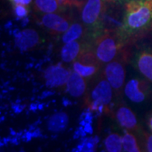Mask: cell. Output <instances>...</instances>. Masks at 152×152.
I'll list each match as a JSON object with an SVG mask.
<instances>
[{
    "label": "cell",
    "instance_id": "cell-8",
    "mask_svg": "<svg viewBox=\"0 0 152 152\" xmlns=\"http://www.w3.org/2000/svg\"><path fill=\"white\" fill-rule=\"evenodd\" d=\"M103 65L99 62L94 53L93 45L83 54L73 62V70L84 77L87 81H94L102 71Z\"/></svg>",
    "mask_w": 152,
    "mask_h": 152
},
{
    "label": "cell",
    "instance_id": "cell-14",
    "mask_svg": "<svg viewBox=\"0 0 152 152\" xmlns=\"http://www.w3.org/2000/svg\"><path fill=\"white\" fill-rule=\"evenodd\" d=\"M40 41V37L35 30L26 29L18 34L16 46L22 50H27L36 47Z\"/></svg>",
    "mask_w": 152,
    "mask_h": 152
},
{
    "label": "cell",
    "instance_id": "cell-19",
    "mask_svg": "<svg viewBox=\"0 0 152 152\" xmlns=\"http://www.w3.org/2000/svg\"><path fill=\"white\" fill-rule=\"evenodd\" d=\"M105 150L109 152L123 151V137L118 133L110 134L104 140Z\"/></svg>",
    "mask_w": 152,
    "mask_h": 152
},
{
    "label": "cell",
    "instance_id": "cell-3",
    "mask_svg": "<svg viewBox=\"0 0 152 152\" xmlns=\"http://www.w3.org/2000/svg\"><path fill=\"white\" fill-rule=\"evenodd\" d=\"M105 10L103 0H86L81 10V22L86 32V39L94 42L104 33L102 17Z\"/></svg>",
    "mask_w": 152,
    "mask_h": 152
},
{
    "label": "cell",
    "instance_id": "cell-18",
    "mask_svg": "<svg viewBox=\"0 0 152 152\" xmlns=\"http://www.w3.org/2000/svg\"><path fill=\"white\" fill-rule=\"evenodd\" d=\"M35 9L42 14L58 13L62 10L58 0H35Z\"/></svg>",
    "mask_w": 152,
    "mask_h": 152
},
{
    "label": "cell",
    "instance_id": "cell-4",
    "mask_svg": "<svg viewBox=\"0 0 152 152\" xmlns=\"http://www.w3.org/2000/svg\"><path fill=\"white\" fill-rule=\"evenodd\" d=\"M128 61L125 48L115 59L103 66L102 75L108 80L113 87L114 96L117 101L121 100L124 95L126 79V62Z\"/></svg>",
    "mask_w": 152,
    "mask_h": 152
},
{
    "label": "cell",
    "instance_id": "cell-24",
    "mask_svg": "<svg viewBox=\"0 0 152 152\" xmlns=\"http://www.w3.org/2000/svg\"><path fill=\"white\" fill-rule=\"evenodd\" d=\"M14 4H24L25 5V0H10Z\"/></svg>",
    "mask_w": 152,
    "mask_h": 152
},
{
    "label": "cell",
    "instance_id": "cell-1",
    "mask_svg": "<svg viewBox=\"0 0 152 152\" xmlns=\"http://www.w3.org/2000/svg\"><path fill=\"white\" fill-rule=\"evenodd\" d=\"M151 31L152 0H126L122 24L115 31L123 48L129 47Z\"/></svg>",
    "mask_w": 152,
    "mask_h": 152
},
{
    "label": "cell",
    "instance_id": "cell-21",
    "mask_svg": "<svg viewBox=\"0 0 152 152\" xmlns=\"http://www.w3.org/2000/svg\"><path fill=\"white\" fill-rule=\"evenodd\" d=\"M15 13L19 18L26 17L29 14V10L26 5L24 4H15Z\"/></svg>",
    "mask_w": 152,
    "mask_h": 152
},
{
    "label": "cell",
    "instance_id": "cell-23",
    "mask_svg": "<svg viewBox=\"0 0 152 152\" xmlns=\"http://www.w3.org/2000/svg\"><path fill=\"white\" fill-rule=\"evenodd\" d=\"M58 2L59 3V4L62 7H64V6H66L68 4H69L70 3V0H58Z\"/></svg>",
    "mask_w": 152,
    "mask_h": 152
},
{
    "label": "cell",
    "instance_id": "cell-13",
    "mask_svg": "<svg viewBox=\"0 0 152 152\" xmlns=\"http://www.w3.org/2000/svg\"><path fill=\"white\" fill-rule=\"evenodd\" d=\"M87 80L75 71H72L66 84V90L71 96H83L87 91Z\"/></svg>",
    "mask_w": 152,
    "mask_h": 152
},
{
    "label": "cell",
    "instance_id": "cell-2",
    "mask_svg": "<svg viewBox=\"0 0 152 152\" xmlns=\"http://www.w3.org/2000/svg\"><path fill=\"white\" fill-rule=\"evenodd\" d=\"M126 49L132 68L152 84V39L142 38Z\"/></svg>",
    "mask_w": 152,
    "mask_h": 152
},
{
    "label": "cell",
    "instance_id": "cell-22",
    "mask_svg": "<svg viewBox=\"0 0 152 152\" xmlns=\"http://www.w3.org/2000/svg\"><path fill=\"white\" fill-rule=\"evenodd\" d=\"M146 124L149 128V130L152 133V110L149 113L146 118Z\"/></svg>",
    "mask_w": 152,
    "mask_h": 152
},
{
    "label": "cell",
    "instance_id": "cell-11",
    "mask_svg": "<svg viewBox=\"0 0 152 152\" xmlns=\"http://www.w3.org/2000/svg\"><path fill=\"white\" fill-rule=\"evenodd\" d=\"M93 42L87 41L76 40L64 43L61 50V58L64 63H73L81 56L87 49L92 47Z\"/></svg>",
    "mask_w": 152,
    "mask_h": 152
},
{
    "label": "cell",
    "instance_id": "cell-16",
    "mask_svg": "<svg viewBox=\"0 0 152 152\" xmlns=\"http://www.w3.org/2000/svg\"><path fill=\"white\" fill-rule=\"evenodd\" d=\"M123 151H143L140 139L137 135V134L131 131L125 130L124 134L123 136Z\"/></svg>",
    "mask_w": 152,
    "mask_h": 152
},
{
    "label": "cell",
    "instance_id": "cell-17",
    "mask_svg": "<svg viewBox=\"0 0 152 152\" xmlns=\"http://www.w3.org/2000/svg\"><path fill=\"white\" fill-rule=\"evenodd\" d=\"M69 124V117L65 113L53 115L48 122V129L52 132H60L65 129Z\"/></svg>",
    "mask_w": 152,
    "mask_h": 152
},
{
    "label": "cell",
    "instance_id": "cell-9",
    "mask_svg": "<svg viewBox=\"0 0 152 152\" xmlns=\"http://www.w3.org/2000/svg\"><path fill=\"white\" fill-rule=\"evenodd\" d=\"M41 23L52 34L60 35L67 31L72 24L71 17L57 13L44 14L41 17Z\"/></svg>",
    "mask_w": 152,
    "mask_h": 152
},
{
    "label": "cell",
    "instance_id": "cell-15",
    "mask_svg": "<svg viewBox=\"0 0 152 152\" xmlns=\"http://www.w3.org/2000/svg\"><path fill=\"white\" fill-rule=\"evenodd\" d=\"M86 30L82 22L72 23L69 28L67 30V31L64 33L62 37V41L64 43H67L69 42L80 40L81 39L82 37H86Z\"/></svg>",
    "mask_w": 152,
    "mask_h": 152
},
{
    "label": "cell",
    "instance_id": "cell-20",
    "mask_svg": "<svg viewBox=\"0 0 152 152\" xmlns=\"http://www.w3.org/2000/svg\"><path fill=\"white\" fill-rule=\"evenodd\" d=\"M137 135L140 139V142L143 151L152 152V133L150 131L144 130L143 129H140L138 131Z\"/></svg>",
    "mask_w": 152,
    "mask_h": 152
},
{
    "label": "cell",
    "instance_id": "cell-12",
    "mask_svg": "<svg viewBox=\"0 0 152 152\" xmlns=\"http://www.w3.org/2000/svg\"><path fill=\"white\" fill-rule=\"evenodd\" d=\"M70 73L61 65H54L49 67L45 71L44 77L48 86L52 88H61L66 86Z\"/></svg>",
    "mask_w": 152,
    "mask_h": 152
},
{
    "label": "cell",
    "instance_id": "cell-10",
    "mask_svg": "<svg viewBox=\"0 0 152 152\" xmlns=\"http://www.w3.org/2000/svg\"><path fill=\"white\" fill-rule=\"evenodd\" d=\"M114 116L118 124L125 130L137 133L141 129L134 111L124 102H121L118 106Z\"/></svg>",
    "mask_w": 152,
    "mask_h": 152
},
{
    "label": "cell",
    "instance_id": "cell-25",
    "mask_svg": "<svg viewBox=\"0 0 152 152\" xmlns=\"http://www.w3.org/2000/svg\"><path fill=\"white\" fill-rule=\"evenodd\" d=\"M151 34H152V31H151Z\"/></svg>",
    "mask_w": 152,
    "mask_h": 152
},
{
    "label": "cell",
    "instance_id": "cell-5",
    "mask_svg": "<svg viewBox=\"0 0 152 152\" xmlns=\"http://www.w3.org/2000/svg\"><path fill=\"white\" fill-rule=\"evenodd\" d=\"M124 96L134 105L146 106L152 102V84L140 74L132 76L125 83Z\"/></svg>",
    "mask_w": 152,
    "mask_h": 152
},
{
    "label": "cell",
    "instance_id": "cell-7",
    "mask_svg": "<svg viewBox=\"0 0 152 152\" xmlns=\"http://www.w3.org/2000/svg\"><path fill=\"white\" fill-rule=\"evenodd\" d=\"M87 95L86 105L93 110L107 107L115 97L113 87L102 74L95 80L91 90Z\"/></svg>",
    "mask_w": 152,
    "mask_h": 152
},
{
    "label": "cell",
    "instance_id": "cell-6",
    "mask_svg": "<svg viewBox=\"0 0 152 152\" xmlns=\"http://www.w3.org/2000/svg\"><path fill=\"white\" fill-rule=\"evenodd\" d=\"M124 49L115 32H104L93 42L94 53L103 66L119 56Z\"/></svg>",
    "mask_w": 152,
    "mask_h": 152
}]
</instances>
